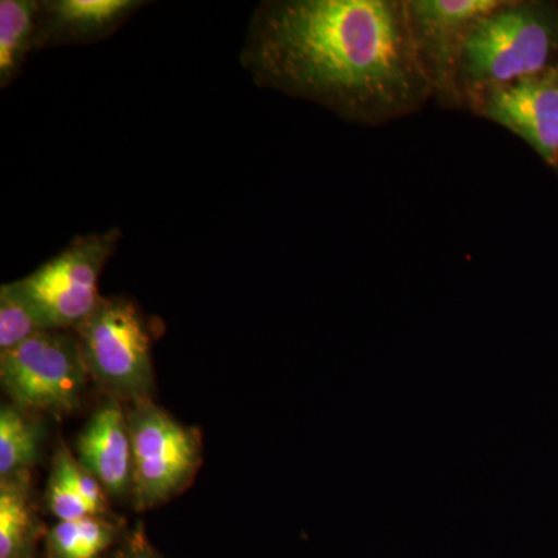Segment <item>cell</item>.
Instances as JSON below:
<instances>
[{"label": "cell", "mask_w": 558, "mask_h": 558, "mask_svg": "<svg viewBox=\"0 0 558 558\" xmlns=\"http://www.w3.org/2000/svg\"><path fill=\"white\" fill-rule=\"evenodd\" d=\"M241 64L263 89L380 126L435 98L411 39L407 0H267Z\"/></svg>", "instance_id": "obj_1"}, {"label": "cell", "mask_w": 558, "mask_h": 558, "mask_svg": "<svg viewBox=\"0 0 558 558\" xmlns=\"http://www.w3.org/2000/svg\"><path fill=\"white\" fill-rule=\"evenodd\" d=\"M558 65V2L501 0L470 28L458 64L462 108L470 95Z\"/></svg>", "instance_id": "obj_2"}, {"label": "cell", "mask_w": 558, "mask_h": 558, "mask_svg": "<svg viewBox=\"0 0 558 558\" xmlns=\"http://www.w3.org/2000/svg\"><path fill=\"white\" fill-rule=\"evenodd\" d=\"M90 379L113 398L137 402L154 391L150 328L137 304L124 296L100 301L73 330Z\"/></svg>", "instance_id": "obj_3"}, {"label": "cell", "mask_w": 558, "mask_h": 558, "mask_svg": "<svg viewBox=\"0 0 558 558\" xmlns=\"http://www.w3.org/2000/svg\"><path fill=\"white\" fill-rule=\"evenodd\" d=\"M90 376L73 330H44L0 352V381L14 405L53 416L83 405Z\"/></svg>", "instance_id": "obj_4"}, {"label": "cell", "mask_w": 558, "mask_h": 558, "mask_svg": "<svg viewBox=\"0 0 558 558\" xmlns=\"http://www.w3.org/2000/svg\"><path fill=\"white\" fill-rule=\"evenodd\" d=\"M121 236L120 229L80 234L28 277L17 279L22 295L47 329L75 330L97 310L100 277Z\"/></svg>", "instance_id": "obj_5"}, {"label": "cell", "mask_w": 558, "mask_h": 558, "mask_svg": "<svg viewBox=\"0 0 558 558\" xmlns=\"http://www.w3.org/2000/svg\"><path fill=\"white\" fill-rule=\"evenodd\" d=\"M132 505L143 512L170 501L190 486L202 462V439L153 399L131 403Z\"/></svg>", "instance_id": "obj_6"}, {"label": "cell", "mask_w": 558, "mask_h": 558, "mask_svg": "<svg viewBox=\"0 0 558 558\" xmlns=\"http://www.w3.org/2000/svg\"><path fill=\"white\" fill-rule=\"evenodd\" d=\"M501 0H407L411 39L433 94L446 108H462L458 64L472 25Z\"/></svg>", "instance_id": "obj_7"}, {"label": "cell", "mask_w": 558, "mask_h": 558, "mask_svg": "<svg viewBox=\"0 0 558 558\" xmlns=\"http://www.w3.org/2000/svg\"><path fill=\"white\" fill-rule=\"evenodd\" d=\"M464 108L523 140L549 167L558 163V65L470 95Z\"/></svg>", "instance_id": "obj_8"}, {"label": "cell", "mask_w": 558, "mask_h": 558, "mask_svg": "<svg viewBox=\"0 0 558 558\" xmlns=\"http://www.w3.org/2000/svg\"><path fill=\"white\" fill-rule=\"evenodd\" d=\"M76 459L100 481L109 497L131 495V429L128 411L119 400H110L95 411L76 439Z\"/></svg>", "instance_id": "obj_9"}, {"label": "cell", "mask_w": 558, "mask_h": 558, "mask_svg": "<svg viewBox=\"0 0 558 558\" xmlns=\"http://www.w3.org/2000/svg\"><path fill=\"white\" fill-rule=\"evenodd\" d=\"M143 5L142 0H40L36 49L109 38Z\"/></svg>", "instance_id": "obj_10"}, {"label": "cell", "mask_w": 558, "mask_h": 558, "mask_svg": "<svg viewBox=\"0 0 558 558\" xmlns=\"http://www.w3.org/2000/svg\"><path fill=\"white\" fill-rule=\"evenodd\" d=\"M46 505L58 521L109 515L105 487L80 464L64 444L54 451L46 488Z\"/></svg>", "instance_id": "obj_11"}, {"label": "cell", "mask_w": 558, "mask_h": 558, "mask_svg": "<svg viewBox=\"0 0 558 558\" xmlns=\"http://www.w3.org/2000/svg\"><path fill=\"white\" fill-rule=\"evenodd\" d=\"M40 534L31 470L0 478V558H38Z\"/></svg>", "instance_id": "obj_12"}, {"label": "cell", "mask_w": 558, "mask_h": 558, "mask_svg": "<svg viewBox=\"0 0 558 558\" xmlns=\"http://www.w3.org/2000/svg\"><path fill=\"white\" fill-rule=\"evenodd\" d=\"M124 535L123 524L110 515L58 521L44 538V557L110 558Z\"/></svg>", "instance_id": "obj_13"}, {"label": "cell", "mask_w": 558, "mask_h": 558, "mask_svg": "<svg viewBox=\"0 0 558 558\" xmlns=\"http://www.w3.org/2000/svg\"><path fill=\"white\" fill-rule=\"evenodd\" d=\"M40 0L0 2V87L21 75L28 54L38 44Z\"/></svg>", "instance_id": "obj_14"}, {"label": "cell", "mask_w": 558, "mask_h": 558, "mask_svg": "<svg viewBox=\"0 0 558 558\" xmlns=\"http://www.w3.org/2000/svg\"><path fill=\"white\" fill-rule=\"evenodd\" d=\"M43 427L16 405L0 410V478L31 470L38 462Z\"/></svg>", "instance_id": "obj_15"}, {"label": "cell", "mask_w": 558, "mask_h": 558, "mask_svg": "<svg viewBox=\"0 0 558 558\" xmlns=\"http://www.w3.org/2000/svg\"><path fill=\"white\" fill-rule=\"evenodd\" d=\"M49 330L44 326L38 312L22 295L16 281L0 288V352L20 347L32 337Z\"/></svg>", "instance_id": "obj_16"}, {"label": "cell", "mask_w": 558, "mask_h": 558, "mask_svg": "<svg viewBox=\"0 0 558 558\" xmlns=\"http://www.w3.org/2000/svg\"><path fill=\"white\" fill-rule=\"evenodd\" d=\"M112 558H163V556L154 548L145 527L138 523L132 531L126 532L123 542L112 554Z\"/></svg>", "instance_id": "obj_17"}, {"label": "cell", "mask_w": 558, "mask_h": 558, "mask_svg": "<svg viewBox=\"0 0 558 558\" xmlns=\"http://www.w3.org/2000/svg\"><path fill=\"white\" fill-rule=\"evenodd\" d=\"M556 170L558 171V163H557Z\"/></svg>", "instance_id": "obj_18"}, {"label": "cell", "mask_w": 558, "mask_h": 558, "mask_svg": "<svg viewBox=\"0 0 558 558\" xmlns=\"http://www.w3.org/2000/svg\"><path fill=\"white\" fill-rule=\"evenodd\" d=\"M110 558H112V556H110Z\"/></svg>", "instance_id": "obj_19"}]
</instances>
